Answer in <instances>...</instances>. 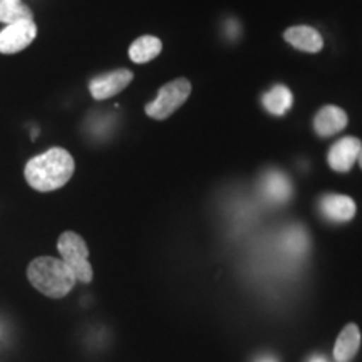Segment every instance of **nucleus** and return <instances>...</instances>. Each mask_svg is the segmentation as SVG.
Segmentation results:
<instances>
[{
    "label": "nucleus",
    "instance_id": "nucleus-1",
    "mask_svg": "<svg viewBox=\"0 0 362 362\" xmlns=\"http://www.w3.org/2000/svg\"><path fill=\"white\" fill-rule=\"evenodd\" d=\"M76 170L74 158L64 148H51L25 163L24 178L30 188L40 193L56 192L67 185Z\"/></svg>",
    "mask_w": 362,
    "mask_h": 362
},
{
    "label": "nucleus",
    "instance_id": "nucleus-2",
    "mask_svg": "<svg viewBox=\"0 0 362 362\" xmlns=\"http://www.w3.org/2000/svg\"><path fill=\"white\" fill-rule=\"evenodd\" d=\"M27 279L35 291L49 298H62L74 288L76 275L62 259L37 257L27 265Z\"/></svg>",
    "mask_w": 362,
    "mask_h": 362
},
{
    "label": "nucleus",
    "instance_id": "nucleus-3",
    "mask_svg": "<svg viewBox=\"0 0 362 362\" xmlns=\"http://www.w3.org/2000/svg\"><path fill=\"white\" fill-rule=\"evenodd\" d=\"M59 255L72 270L78 282L89 284L94 277L93 265L89 264V248L84 238L76 232H64L57 240Z\"/></svg>",
    "mask_w": 362,
    "mask_h": 362
},
{
    "label": "nucleus",
    "instance_id": "nucleus-4",
    "mask_svg": "<svg viewBox=\"0 0 362 362\" xmlns=\"http://www.w3.org/2000/svg\"><path fill=\"white\" fill-rule=\"evenodd\" d=\"M192 94V83L187 78H178L166 83L158 90L155 101L148 103L144 112L156 121H165L183 106Z\"/></svg>",
    "mask_w": 362,
    "mask_h": 362
},
{
    "label": "nucleus",
    "instance_id": "nucleus-5",
    "mask_svg": "<svg viewBox=\"0 0 362 362\" xmlns=\"http://www.w3.org/2000/svg\"><path fill=\"white\" fill-rule=\"evenodd\" d=\"M37 35L34 19H25L8 24L0 30V54H17L29 47Z\"/></svg>",
    "mask_w": 362,
    "mask_h": 362
},
{
    "label": "nucleus",
    "instance_id": "nucleus-6",
    "mask_svg": "<svg viewBox=\"0 0 362 362\" xmlns=\"http://www.w3.org/2000/svg\"><path fill=\"white\" fill-rule=\"evenodd\" d=\"M133 79L134 74L129 69H116L106 72V74L96 76L94 79H90L89 93L96 101H104V99H110L119 94L121 90H124Z\"/></svg>",
    "mask_w": 362,
    "mask_h": 362
},
{
    "label": "nucleus",
    "instance_id": "nucleus-7",
    "mask_svg": "<svg viewBox=\"0 0 362 362\" xmlns=\"http://www.w3.org/2000/svg\"><path fill=\"white\" fill-rule=\"evenodd\" d=\"M362 143L359 138L354 136H344L337 143L332 144V148L327 153L329 166L337 173H349L352 166L357 163L359 158Z\"/></svg>",
    "mask_w": 362,
    "mask_h": 362
},
{
    "label": "nucleus",
    "instance_id": "nucleus-8",
    "mask_svg": "<svg viewBox=\"0 0 362 362\" xmlns=\"http://www.w3.org/2000/svg\"><path fill=\"white\" fill-rule=\"evenodd\" d=\"M347 123H349V117H347V112L342 107L327 104V106L320 107L317 111L314 117V129L320 138H329V136H334L346 129Z\"/></svg>",
    "mask_w": 362,
    "mask_h": 362
},
{
    "label": "nucleus",
    "instance_id": "nucleus-9",
    "mask_svg": "<svg viewBox=\"0 0 362 362\" xmlns=\"http://www.w3.org/2000/svg\"><path fill=\"white\" fill-rule=\"evenodd\" d=\"M320 210L334 223H346L356 216V202L347 194H325L320 200Z\"/></svg>",
    "mask_w": 362,
    "mask_h": 362
},
{
    "label": "nucleus",
    "instance_id": "nucleus-10",
    "mask_svg": "<svg viewBox=\"0 0 362 362\" xmlns=\"http://www.w3.org/2000/svg\"><path fill=\"white\" fill-rule=\"evenodd\" d=\"M284 39L302 52L317 54L322 51L324 39L319 30L310 25H293L284 33Z\"/></svg>",
    "mask_w": 362,
    "mask_h": 362
},
{
    "label": "nucleus",
    "instance_id": "nucleus-11",
    "mask_svg": "<svg viewBox=\"0 0 362 362\" xmlns=\"http://www.w3.org/2000/svg\"><path fill=\"white\" fill-rule=\"evenodd\" d=\"M361 347V330L356 324H347L337 336L334 346V359L337 362H349L354 359Z\"/></svg>",
    "mask_w": 362,
    "mask_h": 362
},
{
    "label": "nucleus",
    "instance_id": "nucleus-12",
    "mask_svg": "<svg viewBox=\"0 0 362 362\" xmlns=\"http://www.w3.org/2000/svg\"><path fill=\"white\" fill-rule=\"evenodd\" d=\"M262 104H264V107L270 112V115L280 117V116H285L288 111H291L293 104V96L287 86L277 84L264 94V98H262Z\"/></svg>",
    "mask_w": 362,
    "mask_h": 362
},
{
    "label": "nucleus",
    "instance_id": "nucleus-13",
    "mask_svg": "<svg viewBox=\"0 0 362 362\" xmlns=\"http://www.w3.org/2000/svg\"><path fill=\"white\" fill-rule=\"evenodd\" d=\"M163 51V42L155 35H141L131 44L129 59L134 64H146L153 59L160 56Z\"/></svg>",
    "mask_w": 362,
    "mask_h": 362
},
{
    "label": "nucleus",
    "instance_id": "nucleus-14",
    "mask_svg": "<svg viewBox=\"0 0 362 362\" xmlns=\"http://www.w3.org/2000/svg\"><path fill=\"white\" fill-rule=\"evenodd\" d=\"M264 189L267 197H269L272 202H279V203L287 202L292 193V187L291 183H288L287 176L279 173V171H272V173L265 176Z\"/></svg>",
    "mask_w": 362,
    "mask_h": 362
},
{
    "label": "nucleus",
    "instance_id": "nucleus-15",
    "mask_svg": "<svg viewBox=\"0 0 362 362\" xmlns=\"http://www.w3.org/2000/svg\"><path fill=\"white\" fill-rule=\"evenodd\" d=\"M34 19V13L22 0H0V22L13 24V22Z\"/></svg>",
    "mask_w": 362,
    "mask_h": 362
},
{
    "label": "nucleus",
    "instance_id": "nucleus-16",
    "mask_svg": "<svg viewBox=\"0 0 362 362\" xmlns=\"http://www.w3.org/2000/svg\"><path fill=\"white\" fill-rule=\"evenodd\" d=\"M357 163H359V166L362 168V148H361V153H359V158H357Z\"/></svg>",
    "mask_w": 362,
    "mask_h": 362
},
{
    "label": "nucleus",
    "instance_id": "nucleus-17",
    "mask_svg": "<svg viewBox=\"0 0 362 362\" xmlns=\"http://www.w3.org/2000/svg\"><path fill=\"white\" fill-rule=\"evenodd\" d=\"M259 362H275L274 359H260Z\"/></svg>",
    "mask_w": 362,
    "mask_h": 362
},
{
    "label": "nucleus",
    "instance_id": "nucleus-18",
    "mask_svg": "<svg viewBox=\"0 0 362 362\" xmlns=\"http://www.w3.org/2000/svg\"><path fill=\"white\" fill-rule=\"evenodd\" d=\"M312 362H325V361L324 359H314Z\"/></svg>",
    "mask_w": 362,
    "mask_h": 362
}]
</instances>
